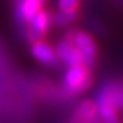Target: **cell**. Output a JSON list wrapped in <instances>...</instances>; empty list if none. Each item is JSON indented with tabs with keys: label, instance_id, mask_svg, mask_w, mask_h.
I'll return each instance as SVG.
<instances>
[{
	"label": "cell",
	"instance_id": "obj_6",
	"mask_svg": "<svg viewBox=\"0 0 123 123\" xmlns=\"http://www.w3.org/2000/svg\"><path fill=\"white\" fill-rule=\"evenodd\" d=\"M31 54L37 61H40L43 65L55 66V65L59 63V59H57L56 51L48 43H45L43 41H37L32 43Z\"/></svg>",
	"mask_w": 123,
	"mask_h": 123
},
{
	"label": "cell",
	"instance_id": "obj_5",
	"mask_svg": "<svg viewBox=\"0 0 123 123\" xmlns=\"http://www.w3.org/2000/svg\"><path fill=\"white\" fill-rule=\"evenodd\" d=\"M41 0H18L16 7V18L20 24H28L32 17L42 10Z\"/></svg>",
	"mask_w": 123,
	"mask_h": 123
},
{
	"label": "cell",
	"instance_id": "obj_4",
	"mask_svg": "<svg viewBox=\"0 0 123 123\" xmlns=\"http://www.w3.org/2000/svg\"><path fill=\"white\" fill-rule=\"evenodd\" d=\"M56 55L59 61H62L66 66H77V65H82V56L80 51L75 48V45L71 41L60 42L56 45Z\"/></svg>",
	"mask_w": 123,
	"mask_h": 123
},
{
	"label": "cell",
	"instance_id": "obj_9",
	"mask_svg": "<svg viewBox=\"0 0 123 123\" xmlns=\"http://www.w3.org/2000/svg\"><path fill=\"white\" fill-rule=\"evenodd\" d=\"M57 6L63 12H78L79 0H59Z\"/></svg>",
	"mask_w": 123,
	"mask_h": 123
},
{
	"label": "cell",
	"instance_id": "obj_2",
	"mask_svg": "<svg viewBox=\"0 0 123 123\" xmlns=\"http://www.w3.org/2000/svg\"><path fill=\"white\" fill-rule=\"evenodd\" d=\"M68 36L66 40L71 41L75 48L80 51L82 56V65L86 66L87 68H91L94 63H96V57H97V44L94 40L84 31H75L72 30L71 34L68 32Z\"/></svg>",
	"mask_w": 123,
	"mask_h": 123
},
{
	"label": "cell",
	"instance_id": "obj_3",
	"mask_svg": "<svg viewBox=\"0 0 123 123\" xmlns=\"http://www.w3.org/2000/svg\"><path fill=\"white\" fill-rule=\"evenodd\" d=\"M28 24H29V28H28L29 40L32 43L37 41H42V38L47 35L48 29L51 24L50 13L48 11L41 10L40 12H37L32 17V19Z\"/></svg>",
	"mask_w": 123,
	"mask_h": 123
},
{
	"label": "cell",
	"instance_id": "obj_10",
	"mask_svg": "<svg viewBox=\"0 0 123 123\" xmlns=\"http://www.w3.org/2000/svg\"><path fill=\"white\" fill-rule=\"evenodd\" d=\"M112 123H118V122H112Z\"/></svg>",
	"mask_w": 123,
	"mask_h": 123
},
{
	"label": "cell",
	"instance_id": "obj_7",
	"mask_svg": "<svg viewBox=\"0 0 123 123\" xmlns=\"http://www.w3.org/2000/svg\"><path fill=\"white\" fill-rule=\"evenodd\" d=\"M98 117L97 104L92 100H85L78 106L75 121L79 123H93Z\"/></svg>",
	"mask_w": 123,
	"mask_h": 123
},
{
	"label": "cell",
	"instance_id": "obj_1",
	"mask_svg": "<svg viewBox=\"0 0 123 123\" xmlns=\"http://www.w3.org/2000/svg\"><path fill=\"white\" fill-rule=\"evenodd\" d=\"M88 69L84 65L68 67L63 78V92L68 96H75L87 90L92 82Z\"/></svg>",
	"mask_w": 123,
	"mask_h": 123
},
{
	"label": "cell",
	"instance_id": "obj_8",
	"mask_svg": "<svg viewBox=\"0 0 123 123\" xmlns=\"http://www.w3.org/2000/svg\"><path fill=\"white\" fill-rule=\"evenodd\" d=\"M78 18V12H63L60 11L51 18V23L55 26H66L71 23H73Z\"/></svg>",
	"mask_w": 123,
	"mask_h": 123
}]
</instances>
